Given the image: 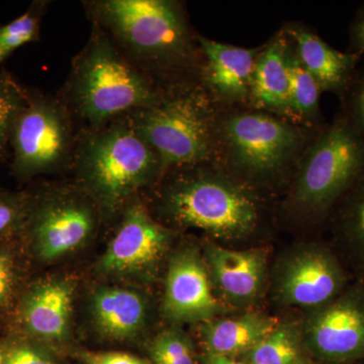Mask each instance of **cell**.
Masks as SVG:
<instances>
[{"instance_id":"obj_19","label":"cell","mask_w":364,"mask_h":364,"mask_svg":"<svg viewBox=\"0 0 364 364\" xmlns=\"http://www.w3.org/2000/svg\"><path fill=\"white\" fill-rule=\"evenodd\" d=\"M73 287L64 280H53L36 287L26 296L23 318L31 332L43 338L63 339L70 323Z\"/></svg>"},{"instance_id":"obj_8","label":"cell","mask_w":364,"mask_h":364,"mask_svg":"<svg viewBox=\"0 0 364 364\" xmlns=\"http://www.w3.org/2000/svg\"><path fill=\"white\" fill-rule=\"evenodd\" d=\"M79 129L58 95L30 91L11 136L13 168L33 177L71 170Z\"/></svg>"},{"instance_id":"obj_4","label":"cell","mask_w":364,"mask_h":364,"mask_svg":"<svg viewBox=\"0 0 364 364\" xmlns=\"http://www.w3.org/2000/svg\"><path fill=\"white\" fill-rule=\"evenodd\" d=\"M71 171L78 188L97 203L100 214L107 215L119 214L164 174L156 151L127 114L93 130L79 131Z\"/></svg>"},{"instance_id":"obj_31","label":"cell","mask_w":364,"mask_h":364,"mask_svg":"<svg viewBox=\"0 0 364 364\" xmlns=\"http://www.w3.org/2000/svg\"><path fill=\"white\" fill-rule=\"evenodd\" d=\"M14 280L13 258L9 254L0 252V306H4L11 296Z\"/></svg>"},{"instance_id":"obj_14","label":"cell","mask_w":364,"mask_h":364,"mask_svg":"<svg viewBox=\"0 0 364 364\" xmlns=\"http://www.w3.org/2000/svg\"><path fill=\"white\" fill-rule=\"evenodd\" d=\"M163 311L174 322H207L224 308L215 294L207 262L195 249L172 257L165 284Z\"/></svg>"},{"instance_id":"obj_18","label":"cell","mask_w":364,"mask_h":364,"mask_svg":"<svg viewBox=\"0 0 364 364\" xmlns=\"http://www.w3.org/2000/svg\"><path fill=\"white\" fill-rule=\"evenodd\" d=\"M279 323L277 318L255 312L217 317L203 323L200 337L208 354L234 358L252 350Z\"/></svg>"},{"instance_id":"obj_10","label":"cell","mask_w":364,"mask_h":364,"mask_svg":"<svg viewBox=\"0 0 364 364\" xmlns=\"http://www.w3.org/2000/svg\"><path fill=\"white\" fill-rule=\"evenodd\" d=\"M345 284L346 275L336 256L322 246L308 245L282 261L274 291L282 306L316 310L343 293Z\"/></svg>"},{"instance_id":"obj_17","label":"cell","mask_w":364,"mask_h":364,"mask_svg":"<svg viewBox=\"0 0 364 364\" xmlns=\"http://www.w3.org/2000/svg\"><path fill=\"white\" fill-rule=\"evenodd\" d=\"M289 40L284 31L260 47L254 67L250 107L294 121L287 69Z\"/></svg>"},{"instance_id":"obj_27","label":"cell","mask_w":364,"mask_h":364,"mask_svg":"<svg viewBox=\"0 0 364 364\" xmlns=\"http://www.w3.org/2000/svg\"><path fill=\"white\" fill-rule=\"evenodd\" d=\"M340 102V114L364 139V66L358 68L355 77Z\"/></svg>"},{"instance_id":"obj_11","label":"cell","mask_w":364,"mask_h":364,"mask_svg":"<svg viewBox=\"0 0 364 364\" xmlns=\"http://www.w3.org/2000/svg\"><path fill=\"white\" fill-rule=\"evenodd\" d=\"M301 331L311 350L325 360L364 358V287L344 291L314 310Z\"/></svg>"},{"instance_id":"obj_5","label":"cell","mask_w":364,"mask_h":364,"mask_svg":"<svg viewBox=\"0 0 364 364\" xmlns=\"http://www.w3.org/2000/svg\"><path fill=\"white\" fill-rule=\"evenodd\" d=\"M162 90L136 70L98 26L72 59L56 93L79 131L97 129L116 117L156 104Z\"/></svg>"},{"instance_id":"obj_7","label":"cell","mask_w":364,"mask_h":364,"mask_svg":"<svg viewBox=\"0 0 364 364\" xmlns=\"http://www.w3.org/2000/svg\"><path fill=\"white\" fill-rule=\"evenodd\" d=\"M363 176L364 139L338 112L299 161L284 210L301 221L324 220Z\"/></svg>"},{"instance_id":"obj_6","label":"cell","mask_w":364,"mask_h":364,"mask_svg":"<svg viewBox=\"0 0 364 364\" xmlns=\"http://www.w3.org/2000/svg\"><path fill=\"white\" fill-rule=\"evenodd\" d=\"M222 109L198 81L162 91L156 104L127 114L169 170L214 162Z\"/></svg>"},{"instance_id":"obj_26","label":"cell","mask_w":364,"mask_h":364,"mask_svg":"<svg viewBox=\"0 0 364 364\" xmlns=\"http://www.w3.org/2000/svg\"><path fill=\"white\" fill-rule=\"evenodd\" d=\"M151 353L155 364H195L193 346L181 330L170 329L160 334Z\"/></svg>"},{"instance_id":"obj_32","label":"cell","mask_w":364,"mask_h":364,"mask_svg":"<svg viewBox=\"0 0 364 364\" xmlns=\"http://www.w3.org/2000/svg\"><path fill=\"white\" fill-rule=\"evenodd\" d=\"M350 51L354 54H364V4L358 9L350 26Z\"/></svg>"},{"instance_id":"obj_3","label":"cell","mask_w":364,"mask_h":364,"mask_svg":"<svg viewBox=\"0 0 364 364\" xmlns=\"http://www.w3.org/2000/svg\"><path fill=\"white\" fill-rule=\"evenodd\" d=\"M323 127L308 128L250 107L223 111L214 162L258 193L287 191L299 161Z\"/></svg>"},{"instance_id":"obj_21","label":"cell","mask_w":364,"mask_h":364,"mask_svg":"<svg viewBox=\"0 0 364 364\" xmlns=\"http://www.w3.org/2000/svg\"><path fill=\"white\" fill-rule=\"evenodd\" d=\"M287 69L291 109L294 121L308 128L317 129L324 126L326 123L320 107L322 90L310 72L299 61L289 40L287 47Z\"/></svg>"},{"instance_id":"obj_22","label":"cell","mask_w":364,"mask_h":364,"mask_svg":"<svg viewBox=\"0 0 364 364\" xmlns=\"http://www.w3.org/2000/svg\"><path fill=\"white\" fill-rule=\"evenodd\" d=\"M296 326L279 323L277 327L248 352L251 364H299L301 334Z\"/></svg>"},{"instance_id":"obj_13","label":"cell","mask_w":364,"mask_h":364,"mask_svg":"<svg viewBox=\"0 0 364 364\" xmlns=\"http://www.w3.org/2000/svg\"><path fill=\"white\" fill-rule=\"evenodd\" d=\"M198 82L222 111L250 107L254 67L260 47L241 48L198 35Z\"/></svg>"},{"instance_id":"obj_34","label":"cell","mask_w":364,"mask_h":364,"mask_svg":"<svg viewBox=\"0 0 364 364\" xmlns=\"http://www.w3.org/2000/svg\"><path fill=\"white\" fill-rule=\"evenodd\" d=\"M4 356L2 355L1 352H0V364H4Z\"/></svg>"},{"instance_id":"obj_12","label":"cell","mask_w":364,"mask_h":364,"mask_svg":"<svg viewBox=\"0 0 364 364\" xmlns=\"http://www.w3.org/2000/svg\"><path fill=\"white\" fill-rule=\"evenodd\" d=\"M119 215V226L100 261V267L112 274L152 269L168 247L171 231L153 217L139 196Z\"/></svg>"},{"instance_id":"obj_25","label":"cell","mask_w":364,"mask_h":364,"mask_svg":"<svg viewBox=\"0 0 364 364\" xmlns=\"http://www.w3.org/2000/svg\"><path fill=\"white\" fill-rule=\"evenodd\" d=\"M334 212L340 233L364 259V176L344 196Z\"/></svg>"},{"instance_id":"obj_29","label":"cell","mask_w":364,"mask_h":364,"mask_svg":"<svg viewBox=\"0 0 364 364\" xmlns=\"http://www.w3.org/2000/svg\"><path fill=\"white\" fill-rule=\"evenodd\" d=\"M80 358L85 364H148L122 352H81Z\"/></svg>"},{"instance_id":"obj_33","label":"cell","mask_w":364,"mask_h":364,"mask_svg":"<svg viewBox=\"0 0 364 364\" xmlns=\"http://www.w3.org/2000/svg\"><path fill=\"white\" fill-rule=\"evenodd\" d=\"M205 364H251L250 363H245V361L236 360L234 358H229V356L222 355H212L208 354L205 358Z\"/></svg>"},{"instance_id":"obj_16","label":"cell","mask_w":364,"mask_h":364,"mask_svg":"<svg viewBox=\"0 0 364 364\" xmlns=\"http://www.w3.org/2000/svg\"><path fill=\"white\" fill-rule=\"evenodd\" d=\"M282 30L322 92L333 93L341 100L355 77L360 55L335 49L312 28L299 21L287 23Z\"/></svg>"},{"instance_id":"obj_23","label":"cell","mask_w":364,"mask_h":364,"mask_svg":"<svg viewBox=\"0 0 364 364\" xmlns=\"http://www.w3.org/2000/svg\"><path fill=\"white\" fill-rule=\"evenodd\" d=\"M50 1H35L25 14L0 26V65L18 48L40 39L41 25Z\"/></svg>"},{"instance_id":"obj_15","label":"cell","mask_w":364,"mask_h":364,"mask_svg":"<svg viewBox=\"0 0 364 364\" xmlns=\"http://www.w3.org/2000/svg\"><path fill=\"white\" fill-rule=\"evenodd\" d=\"M205 262L214 289L232 306L246 308L262 296L267 277L264 250H231L208 243Z\"/></svg>"},{"instance_id":"obj_2","label":"cell","mask_w":364,"mask_h":364,"mask_svg":"<svg viewBox=\"0 0 364 364\" xmlns=\"http://www.w3.org/2000/svg\"><path fill=\"white\" fill-rule=\"evenodd\" d=\"M154 186L157 215L173 226L228 242L247 238L262 221L261 193L215 162L169 170Z\"/></svg>"},{"instance_id":"obj_9","label":"cell","mask_w":364,"mask_h":364,"mask_svg":"<svg viewBox=\"0 0 364 364\" xmlns=\"http://www.w3.org/2000/svg\"><path fill=\"white\" fill-rule=\"evenodd\" d=\"M31 215L35 247L43 259L52 260L83 245L95 231L100 212L76 186L43 196Z\"/></svg>"},{"instance_id":"obj_24","label":"cell","mask_w":364,"mask_h":364,"mask_svg":"<svg viewBox=\"0 0 364 364\" xmlns=\"http://www.w3.org/2000/svg\"><path fill=\"white\" fill-rule=\"evenodd\" d=\"M30 91L13 76L0 71V158L7 154L14 124L28 102Z\"/></svg>"},{"instance_id":"obj_1","label":"cell","mask_w":364,"mask_h":364,"mask_svg":"<svg viewBox=\"0 0 364 364\" xmlns=\"http://www.w3.org/2000/svg\"><path fill=\"white\" fill-rule=\"evenodd\" d=\"M90 25L160 90L198 81V35L179 0H85Z\"/></svg>"},{"instance_id":"obj_20","label":"cell","mask_w":364,"mask_h":364,"mask_svg":"<svg viewBox=\"0 0 364 364\" xmlns=\"http://www.w3.org/2000/svg\"><path fill=\"white\" fill-rule=\"evenodd\" d=\"M98 329L112 339L135 336L145 326L147 305L142 296L122 287H102L92 298Z\"/></svg>"},{"instance_id":"obj_28","label":"cell","mask_w":364,"mask_h":364,"mask_svg":"<svg viewBox=\"0 0 364 364\" xmlns=\"http://www.w3.org/2000/svg\"><path fill=\"white\" fill-rule=\"evenodd\" d=\"M26 214L25 200L20 196L0 195V234L16 226Z\"/></svg>"},{"instance_id":"obj_30","label":"cell","mask_w":364,"mask_h":364,"mask_svg":"<svg viewBox=\"0 0 364 364\" xmlns=\"http://www.w3.org/2000/svg\"><path fill=\"white\" fill-rule=\"evenodd\" d=\"M4 364H54L51 359L32 347L21 346L13 349L4 359Z\"/></svg>"}]
</instances>
